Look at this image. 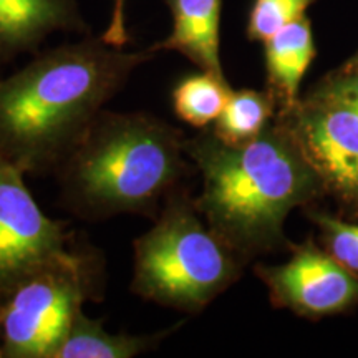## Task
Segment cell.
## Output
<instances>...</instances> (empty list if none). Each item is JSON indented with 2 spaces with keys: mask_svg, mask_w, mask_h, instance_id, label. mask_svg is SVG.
<instances>
[{
  "mask_svg": "<svg viewBox=\"0 0 358 358\" xmlns=\"http://www.w3.org/2000/svg\"><path fill=\"white\" fill-rule=\"evenodd\" d=\"M153 53L87 38L47 50L0 80V155L24 173L58 168L101 106Z\"/></svg>",
  "mask_w": 358,
  "mask_h": 358,
  "instance_id": "1",
  "label": "cell"
},
{
  "mask_svg": "<svg viewBox=\"0 0 358 358\" xmlns=\"http://www.w3.org/2000/svg\"><path fill=\"white\" fill-rule=\"evenodd\" d=\"M185 151L203 176L196 208L239 256L279 245L289 213L322 186L284 116L244 145L203 131L185 143Z\"/></svg>",
  "mask_w": 358,
  "mask_h": 358,
  "instance_id": "2",
  "label": "cell"
},
{
  "mask_svg": "<svg viewBox=\"0 0 358 358\" xmlns=\"http://www.w3.org/2000/svg\"><path fill=\"white\" fill-rule=\"evenodd\" d=\"M185 143L156 116L100 111L58 164L66 208L85 217L155 216L185 176Z\"/></svg>",
  "mask_w": 358,
  "mask_h": 358,
  "instance_id": "3",
  "label": "cell"
},
{
  "mask_svg": "<svg viewBox=\"0 0 358 358\" xmlns=\"http://www.w3.org/2000/svg\"><path fill=\"white\" fill-rule=\"evenodd\" d=\"M239 254L174 191L155 226L134 241L131 290L146 301L198 313L241 274Z\"/></svg>",
  "mask_w": 358,
  "mask_h": 358,
  "instance_id": "4",
  "label": "cell"
},
{
  "mask_svg": "<svg viewBox=\"0 0 358 358\" xmlns=\"http://www.w3.org/2000/svg\"><path fill=\"white\" fill-rule=\"evenodd\" d=\"M93 287L90 257L69 248L12 284L0 308L3 357L53 358Z\"/></svg>",
  "mask_w": 358,
  "mask_h": 358,
  "instance_id": "5",
  "label": "cell"
},
{
  "mask_svg": "<svg viewBox=\"0 0 358 358\" xmlns=\"http://www.w3.org/2000/svg\"><path fill=\"white\" fill-rule=\"evenodd\" d=\"M282 116L322 186L358 206V110L319 85Z\"/></svg>",
  "mask_w": 358,
  "mask_h": 358,
  "instance_id": "6",
  "label": "cell"
},
{
  "mask_svg": "<svg viewBox=\"0 0 358 358\" xmlns=\"http://www.w3.org/2000/svg\"><path fill=\"white\" fill-rule=\"evenodd\" d=\"M65 248L64 224L45 216L24 169L0 155V285L10 287Z\"/></svg>",
  "mask_w": 358,
  "mask_h": 358,
  "instance_id": "7",
  "label": "cell"
},
{
  "mask_svg": "<svg viewBox=\"0 0 358 358\" xmlns=\"http://www.w3.org/2000/svg\"><path fill=\"white\" fill-rule=\"evenodd\" d=\"M256 272L272 303L299 315H334L358 302V275L312 244L295 249L287 262L257 266Z\"/></svg>",
  "mask_w": 358,
  "mask_h": 358,
  "instance_id": "8",
  "label": "cell"
},
{
  "mask_svg": "<svg viewBox=\"0 0 358 358\" xmlns=\"http://www.w3.org/2000/svg\"><path fill=\"white\" fill-rule=\"evenodd\" d=\"M166 6L173 15V32L151 50L178 52L201 71L226 78L219 52L222 0H166Z\"/></svg>",
  "mask_w": 358,
  "mask_h": 358,
  "instance_id": "9",
  "label": "cell"
},
{
  "mask_svg": "<svg viewBox=\"0 0 358 358\" xmlns=\"http://www.w3.org/2000/svg\"><path fill=\"white\" fill-rule=\"evenodd\" d=\"M85 24L75 0H0V52L37 47L57 30H80Z\"/></svg>",
  "mask_w": 358,
  "mask_h": 358,
  "instance_id": "10",
  "label": "cell"
},
{
  "mask_svg": "<svg viewBox=\"0 0 358 358\" xmlns=\"http://www.w3.org/2000/svg\"><path fill=\"white\" fill-rule=\"evenodd\" d=\"M266 71L271 93L279 96L284 110L299 101V88L315 58L312 25L307 17L284 27L264 42Z\"/></svg>",
  "mask_w": 358,
  "mask_h": 358,
  "instance_id": "11",
  "label": "cell"
},
{
  "mask_svg": "<svg viewBox=\"0 0 358 358\" xmlns=\"http://www.w3.org/2000/svg\"><path fill=\"white\" fill-rule=\"evenodd\" d=\"M169 330L156 335L110 334L98 320L78 312L53 358H131L151 350Z\"/></svg>",
  "mask_w": 358,
  "mask_h": 358,
  "instance_id": "12",
  "label": "cell"
},
{
  "mask_svg": "<svg viewBox=\"0 0 358 358\" xmlns=\"http://www.w3.org/2000/svg\"><path fill=\"white\" fill-rule=\"evenodd\" d=\"M275 96L271 92H232L222 113L214 122V134L227 145H244L261 134L274 115Z\"/></svg>",
  "mask_w": 358,
  "mask_h": 358,
  "instance_id": "13",
  "label": "cell"
},
{
  "mask_svg": "<svg viewBox=\"0 0 358 358\" xmlns=\"http://www.w3.org/2000/svg\"><path fill=\"white\" fill-rule=\"evenodd\" d=\"M231 93L226 78L201 71L174 87L173 106L179 120L194 128H204L219 118Z\"/></svg>",
  "mask_w": 358,
  "mask_h": 358,
  "instance_id": "14",
  "label": "cell"
},
{
  "mask_svg": "<svg viewBox=\"0 0 358 358\" xmlns=\"http://www.w3.org/2000/svg\"><path fill=\"white\" fill-rule=\"evenodd\" d=\"M317 0H254L248 20V38L266 42L292 22L306 17L307 8Z\"/></svg>",
  "mask_w": 358,
  "mask_h": 358,
  "instance_id": "15",
  "label": "cell"
},
{
  "mask_svg": "<svg viewBox=\"0 0 358 358\" xmlns=\"http://www.w3.org/2000/svg\"><path fill=\"white\" fill-rule=\"evenodd\" d=\"M319 224L327 252L358 274V224H350L329 214H313Z\"/></svg>",
  "mask_w": 358,
  "mask_h": 358,
  "instance_id": "16",
  "label": "cell"
},
{
  "mask_svg": "<svg viewBox=\"0 0 358 358\" xmlns=\"http://www.w3.org/2000/svg\"><path fill=\"white\" fill-rule=\"evenodd\" d=\"M322 87L335 93V95L343 98V100L350 103L353 108L358 110V62L350 60L342 66L338 71L329 75L320 83Z\"/></svg>",
  "mask_w": 358,
  "mask_h": 358,
  "instance_id": "17",
  "label": "cell"
},
{
  "mask_svg": "<svg viewBox=\"0 0 358 358\" xmlns=\"http://www.w3.org/2000/svg\"><path fill=\"white\" fill-rule=\"evenodd\" d=\"M124 2L127 0H113L110 24L106 27L105 34L101 35L103 42L115 48H124V45L129 42L127 25H124Z\"/></svg>",
  "mask_w": 358,
  "mask_h": 358,
  "instance_id": "18",
  "label": "cell"
},
{
  "mask_svg": "<svg viewBox=\"0 0 358 358\" xmlns=\"http://www.w3.org/2000/svg\"><path fill=\"white\" fill-rule=\"evenodd\" d=\"M0 357H3V353H2V340H0Z\"/></svg>",
  "mask_w": 358,
  "mask_h": 358,
  "instance_id": "19",
  "label": "cell"
},
{
  "mask_svg": "<svg viewBox=\"0 0 358 358\" xmlns=\"http://www.w3.org/2000/svg\"><path fill=\"white\" fill-rule=\"evenodd\" d=\"M353 60H357V62H358V52H357V55H355V57H353Z\"/></svg>",
  "mask_w": 358,
  "mask_h": 358,
  "instance_id": "20",
  "label": "cell"
}]
</instances>
